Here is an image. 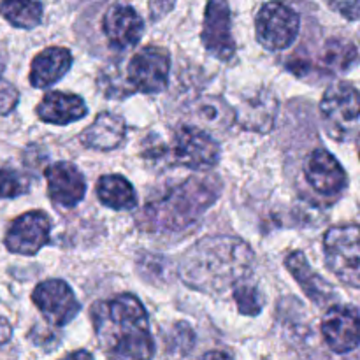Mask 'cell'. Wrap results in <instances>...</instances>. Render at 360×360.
Segmentation results:
<instances>
[{"mask_svg":"<svg viewBox=\"0 0 360 360\" xmlns=\"http://www.w3.org/2000/svg\"><path fill=\"white\" fill-rule=\"evenodd\" d=\"M28 190V181L11 169L0 167V199H13Z\"/></svg>","mask_w":360,"mask_h":360,"instance_id":"obj_26","label":"cell"},{"mask_svg":"<svg viewBox=\"0 0 360 360\" xmlns=\"http://www.w3.org/2000/svg\"><path fill=\"white\" fill-rule=\"evenodd\" d=\"M278 115V98L267 88H257L243 95L236 108V122L246 130L267 134L274 127Z\"/></svg>","mask_w":360,"mask_h":360,"instance_id":"obj_12","label":"cell"},{"mask_svg":"<svg viewBox=\"0 0 360 360\" xmlns=\"http://www.w3.org/2000/svg\"><path fill=\"white\" fill-rule=\"evenodd\" d=\"M172 155L176 162L193 171H207L220 160V146L200 127L183 125L176 130L172 141Z\"/></svg>","mask_w":360,"mask_h":360,"instance_id":"obj_7","label":"cell"},{"mask_svg":"<svg viewBox=\"0 0 360 360\" xmlns=\"http://www.w3.org/2000/svg\"><path fill=\"white\" fill-rule=\"evenodd\" d=\"M206 359H211V357H229V354H224V352H210V354L204 355Z\"/></svg>","mask_w":360,"mask_h":360,"instance_id":"obj_31","label":"cell"},{"mask_svg":"<svg viewBox=\"0 0 360 360\" xmlns=\"http://www.w3.org/2000/svg\"><path fill=\"white\" fill-rule=\"evenodd\" d=\"M67 357H70V359H91V355L86 354V352H74V354L67 355Z\"/></svg>","mask_w":360,"mask_h":360,"instance_id":"obj_30","label":"cell"},{"mask_svg":"<svg viewBox=\"0 0 360 360\" xmlns=\"http://www.w3.org/2000/svg\"><path fill=\"white\" fill-rule=\"evenodd\" d=\"M202 44L214 58L229 60L236 55V41L232 37L231 7L227 0H210L204 13Z\"/></svg>","mask_w":360,"mask_h":360,"instance_id":"obj_9","label":"cell"},{"mask_svg":"<svg viewBox=\"0 0 360 360\" xmlns=\"http://www.w3.org/2000/svg\"><path fill=\"white\" fill-rule=\"evenodd\" d=\"M220 185L214 179L192 178L150 200L144 210L150 227L164 231H183L217 200Z\"/></svg>","mask_w":360,"mask_h":360,"instance_id":"obj_3","label":"cell"},{"mask_svg":"<svg viewBox=\"0 0 360 360\" xmlns=\"http://www.w3.org/2000/svg\"><path fill=\"white\" fill-rule=\"evenodd\" d=\"M0 14L18 28H34L42 20L41 0H2Z\"/></svg>","mask_w":360,"mask_h":360,"instance_id":"obj_23","label":"cell"},{"mask_svg":"<svg viewBox=\"0 0 360 360\" xmlns=\"http://www.w3.org/2000/svg\"><path fill=\"white\" fill-rule=\"evenodd\" d=\"M323 65L334 74L347 72L348 69L357 63L359 53L355 44H352L350 41H345V39H329L323 46L322 53Z\"/></svg>","mask_w":360,"mask_h":360,"instance_id":"obj_24","label":"cell"},{"mask_svg":"<svg viewBox=\"0 0 360 360\" xmlns=\"http://www.w3.org/2000/svg\"><path fill=\"white\" fill-rule=\"evenodd\" d=\"M232 290H234V299L236 302H238V308L243 315H259L260 309H262V301H260L259 290H257L255 285L243 280L239 281L238 285H234Z\"/></svg>","mask_w":360,"mask_h":360,"instance_id":"obj_25","label":"cell"},{"mask_svg":"<svg viewBox=\"0 0 360 360\" xmlns=\"http://www.w3.org/2000/svg\"><path fill=\"white\" fill-rule=\"evenodd\" d=\"M125 137V122L112 112H101L90 127L81 132V143L101 151L115 150Z\"/></svg>","mask_w":360,"mask_h":360,"instance_id":"obj_20","label":"cell"},{"mask_svg":"<svg viewBox=\"0 0 360 360\" xmlns=\"http://www.w3.org/2000/svg\"><path fill=\"white\" fill-rule=\"evenodd\" d=\"M285 266L290 271L292 276L295 278L304 294L311 299L315 304L322 306L327 304L329 301L334 299V288L327 283L323 278H320L315 271L309 266L308 259L304 257L302 252H294L287 257Z\"/></svg>","mask_w":360,"mask_h":360,"instance_id":"obj_19","label":"cell"},{"mask_svg":"<svg viewBox=\"0 0 360 360\" xmlns=\"http://www.w3.org/2000/svg\"><path fill=\"white\" fill-rule=\"evenodd\" d=\"M49 199L62 207H74L83 200L86 183L76 165L69 162H56L46 169Z\"/></svg>","mask_w":360,"mask_h":360,"instance_id":"obj_14","label":"cell"},{"mask_svg":"<svg viewBox=\"0 0 360 360\" xmlns=\"http://www.w3.org/2000/svg\"><path fill=\"white\" fill-rule=\"evenodd\" d=\"M322 334L336 354H348L360 345V316L348 306H333L322 320Z\"/></svg>","mask_w":360,"mask_h":360,"instance_id":"obj_11","label":"cell"},{"mask_svg":"<svg viewBox=\"0 0 360 360\" xmlns=\"http://www.w3.org/2000/svg\"><path fill=\"white\" fill-rule=\"evenodd\" d=\"M97 197L111 210H134L137 206L136 190L129 179L120 174L102 176L97 181Z\"/></svg>","mask_w":360,"mask_h":360,"instance_id":"obj_22","label":"cell"},{"mask_svg":"<svg viewBox=\"0 0 360 360\" xmlns=\"http://www.w3.org/2000/svg\"><path fill=\"white\" fill-rule=\"evenodd\" d=\"M357 150H359V158H360V136H359V139H357Z\"/></svg>","mask_w":360,"mask_h":360,"instance_id":"obj_32","label":"cell"},{"mask_svg":"<svg viewBox=\"0 0 360 360\" xmlns=\"http://www.w3.org/2000/svg\"><path fill=\"white\" fill-rule=\"evenodd\" d=\"M51 221L42 211H28L13 221L6 236V246L11 253L35 255L49 243Z\"/></svg>","mask_w":360,"mask_h":360,"instance_id":"obj_10","label":"cell"},{"mask_svg":"<svg viewBox=\"0 0 360 360\" xmlns=\"http://www.w3.org/2000/svg\"><path fill=\"white\" fill-rule=\"evenodd\" d=\"M257 39L269 51H281L292 46L301 28L299 14L280 0L267 2L257 14Z\"/></svg>","mask_w":360,"mask_h":360,"instance_id":"obj_5","label":"cell"},{"mask_svg":"<svg viewBox=\"0 0 360 360\" xmlns=\"http://www.w3.org/2000/svg\"><path fill=\"white\" fill-rule=\"evenodd\" d=\"M320 111L326 122L336 129H347L354 125L360 116L359 90L345 81L330 84L320 102Z\"/></svg>","mask_w":360,"mask_h":360,"instance_id":"obj_13","label":"cell"},{"mask_svg":"<svg viewBox=\"0 0 360 360\" xmlns=\"http://www.w3.org/2000/svg\"><path fill=\"white\" fill-rule=\"evenodd\" d=\"M330 9L340 13L347 20H357L360 18V0H326Z\"/></svg>","mask_w":360,"mask_h":360,"instance_id":"obj_27","label":"cell"},{"mask_svg":"<svg viewBox=\"0 0 360 360\" xmlns=\"http://www.w3.org/2000/svg\"><path fill=\"white\" fill-rule=\"evenodd\" d=\"M323 253L330 273L338 280L360 288V227L336 225L323 238Z\"/></svg>","mask_w":360,"mask_h":360,"instance_id":"obj_4","label":"cell"},{"mask_svg":"<svg viewBox=\"0 0 360 360\" xmlns=\"http://www.w3.org/2000/svg\"><path fill=\"white\" fill-rule=\"evenodd\" d=\"M144 32L139 14L130 6H112L104 16V34L116 51L136 48Z\"/></svg>","mask_w":360,"mask_h":360,"instance_id":"obj_15","label":"cell"},{"mask_svg":"<svg viewBox=\"0 0 360 360\" xmlns=\"http://www.w3.org/2000/svg\"><path fill=\"white\" fill-rule=\"evenodd\" d=\"M18 102V91L13 84L2 83L0 81V112L6 115V112L13 111L14 105Z\"/></svg>","mask_w":360,"mask_h":360,"instance_id":"obj_28","label":"cell"},{"mask_svg":"<svg viewBox=\"0 0 360 360\" xmlns=\"http://www.w3.org/2000/svg\"><path fill=\"white\" fill-rule=\"evenodd\" d=\"M252 248L234 236L200 239L183 255L179 278L193 290L218 295L248 280L253 271Z\"/></svg>","mask_w":360,"mask_h":360,"instance_id":"obj_1","label":"cell"},{"mask_svg":"<svg viewBox=\"0 0 360 360\" xmlns=\"http://www.w3.org/2000/svg\"><path fill=\"white\" fill-rule=\"evenodd\" d=\"M0 76H2V62H0Z\"/></svg>","mask_w":360,"mask_h":360,"instance_id":"obj_33","label":"cell"},{"mask_svg":"<svg viewBox=\"0 0 360 360\" xmlns=\"http://www.w3.org/2000/svg\"><path fill=\"white\" fill-rule=\"evenodd\" d=\"M95 334L102 350L115 359H150L155 354L150 320L132 294H120L91 308Z\"/></svg>","mask_w":360,"mask_h":360,"instance_id":"obj_2","label":"cell"},{"mask_svg":"<svg viewBox=\"0 0 360 360\" xmlns=\"http://www.w3.org/2000/svg\"><path fill=\"white\" fill-rule=\"evenodd\" d=\"M13 338V327L4 316H0V345H6Z\"/></svg>","mask_w":360,"mask_h":360,"instance_id":"obj_29","label":"cell"},{"mask_svg":"<svg viewBox=\"0 0 360 360\" xmlns=\"http://www.w3.org/2000/svg\"><path fill=\"white\" fill-rule=\"evenodd\" d=\"M32 301L51 326H67L79 313V302L72 288L62 280H46L35 287Z\"/></svg>","mask_w":360,"mask_h":360,"instance_id":"obj_8","label":"cell"},{"mask_svg":"<svg viewBox=\"0 0 360 360\" xmlns=\"http://www.w3.org/2000/svg\"><path fill=\"white\" fill-rule=\"evenodd\" d=\"M171 70V55L160 46H146L130 60L127 79L141 94H160L165 90Z\"/></svg>","mask_w":360,"mask_h":360,"instance_id":"obj_6","label":"cell"},{"mask_svg":"<svg viewBox=\"0 0 360 360\" xmlns=\"http://www.w3.org/2000/svg\"><path fill=\"white\" fill-rule=\"evenodd\" d=\"M88 112L86 104L81 97L63 91H51L37 105V116L46 123L67 125L84 118Z\"/></svg>","mask_w":360,"mask_h":360,"instance_id":"obj_17","label":"cell"},{"mask_svg":"<svg viewBox=\"0 0 360 360\" xmlns=\"http://www.w3.org/2000/svg\"><path fill=\"white\" fill-rule=\"evenodd\" d=\"M193 120L206 132H221L236 122V111L220 97H202L193 104Z\"/></svg>","mask_w":360,"mask_h":360,"instance_id":"obj_21","label":"cell"},{"mask_svg":"<svg viewBox=\"0 0 360 360\" xmlns=\"http://www.w3.org/2000/svg\"><path fill=\"white\" fill-rule=\"evenodd\" d=\"M72 65V55L65 48H48L32 62L30 83L35 88H48L58 83Z\"/></svg>","mask_w":360,"mask_h":360,"instance_id":"obj_18","label":"cell"},{"mask_svg":"<svg viewBox=\"0 0 360 360\" xmlns=\"http://www.w3.org/2000/svg\"><path fill=\"white\" fill-rule=\"evenodd\" d=\"M304 174L313 190L323 195H336L347 186V172L338 158L327 150H315L306 162Z\"/></svg>","mask_w":360,"mask_h":360,"instance_id":"obj_16","label":"cell"}]
</instances>
